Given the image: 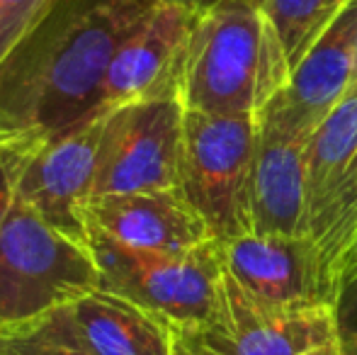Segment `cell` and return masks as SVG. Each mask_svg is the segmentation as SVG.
Segmentation results:
<instances>
[{
    "mask_svg": "<svg viewBox=\"0 0 357 355\" xmlns=\"http://www.w3.org/2000/svg\"><path fill=\"white\" fill-rule=\"evenodd\" d=\"M289 59L258 0H214L185 54L180 100L204 114H253L289 81Z\"/></svg>",
    "mask_w": 357,
    "mask_h": 355,
    "instance_id": "7a4b0ae2",
    "label": "cell"
},
{
    "mask_svg": "<svg viewBox=\"0 0 357 355\" xmlns=\"http://www.w3.org/2000/svg\"><path fill=\"white\" fill-rule=\"evenodd\" d=\"M112 107H98L52 134L17 163V199L68 236L88 243V204L93 199L102 129Z\"/></svg>",
    "mask_w": 357,
    "mask_h": 355,
    "instance_id": "52a82bcc",
    "label": "cell"
},
{
    "mask_svg": "<svg viewBox=\"0 0 357 355\" xmlns=\"http://www.w3.org/2000/svg\"><path fill=\"white\" fill-rule=\"evenodd\" d=\"M348 355H357V353H348Z\"/></svg>",
    "mask_w": 357,
    "mask_h": 355,
    "instance_id": "4316f807",
    "label": "cell"
},
{
    "mask_svg": "<svg viewBox=\"0 0 357 355\" xmlns=\"http://www.w3.org/2000/svg\"><path fill=\"white\" fill-rule=\"evenodd\" d=\"M335 192H345V195H357V153L353 156V161H350L348 171H345L343 180H340V185L335 188ZM333 192V195H335ZM331 199V197H328Z\"/></svg>",
    "mask_w": 357,
    "mask_h": 355,
    "instance_id": "7402d4cb",
    "label": "cell"
},
{
    "mask_svg": "<svg viewBox=\"0 0 357 355\" xmlns=\"http://www.w3.org/2000/svg\"><path fill=\"white\" fill-rule=\"evenodd\" d=\"M158 0H49L0 61V153L15 163L100 107L105 73Z\"/></svg>",
    "mask_w": 357,
    "mask_h": 355,
    "instance_id": "6da1fadb",
    "label": "cell"
},
{
    "mask_svg": "<svg viewBox=\"0 0 357 355\" xmlns=\"http://www.w3.org/2000/svg\"><path fill=\"white\" fill-rule=\"evenodd\" d=\"M219 251L224 268L265 302L296 309L331 307L309 236L248 234L219 243Z\"/></svg>",
    "mask_w": 357,
    "mask_h": 355,
    "instance_id": "4fadbf2b",
    "label": "cell"
},
{
    "mask_svg": "<svg viewBox=\"0 0 357 355\" xmlns=\"http://www.w3.org/2000/svg\"><path fill=\"white\" fill-rule=\"evenodd\" d=\"M357 47V0H348L289 73L287 86L260 109L258 127L309 144L326 114L350 90Z\"/></svg>",
    "mask_w": 357,
    "mask_h": 355,
    "instance_id": "9c48e42d",
    "label": "cell"
},
{
    "mask_svg": "<svg viewBox=\"0 0 357 355\" xmlns=\"http://www.w3.org/2000/svg\"><path fill=\"white\" fill-rule=\"evenodd\" d=\"M29 326L88 355H173L178 333L163 317L102 287Z\"/></svg>",
    "mask_w": 357,
    "mask_h": 355,
    "instance_id": "8fae6325",
    "label": "cell"
},
{
    "mask_svg": "<svg viewBox=\"0 0 357 355\" xmlns=\"http://www.w3.org/2000/svg\"><path fill=\"white\" fill-rule=\"evenodd\" d=\"M98 287L100 268L88 243L15 199L0 229V331L29 326Z\"/></svg>",
    "mask_w": 357,
    "mask_h": 355,
    "instance_id": "3957f363",
    "label": "cell"
},
{
    "mask_svg": "<svg viewBox=\"0 0 357 355\" xmlns=\"http://www.w3.org/2000/svg\"><path fill=\"white\" fill-rule=\"evenodd\" d=\"M0 355H88L68 343L39 333L37 328L24 326L13 331H0Z\"/></svg>",
    "mask_w": 357,
    "mask_h": 355,
    "instance_id": "ac0fdd59",
    "label": "cell"
},
{
    "mask_svg": "<svg viewBox=\"0 0 357 355\" xmlns=\"http://www.w3.org/2000/svg\"><path fill=\"white\" fill-rule=\"evenodd\" d=\"M88 246L102 289L142 304L178 331H199L209 324L224 273L216 241L183 253L139 251L88 227Z\"/></svg>",
    "mask_w": 357,
    "mask_h": 355,
    "instance_id": "5b68a950",
    "label": "cell"
},
{
    "mask_svg": "<svg viewBox=\"0 0 357 355\" xmlns=\"http://www.w3.org/2000/svg\"><path fill=\"white\" fill-rule=\"evenodd\" d=\"M88 227L139 251L183 253L214 241L180 188L95 197L88 204Z\"/></svg>",
    "mask_w": 357,
    "mask_h": 355,
    "instance_id": "7c38bea8",
    "label": "cell"
},
{
    "mask_svg": "<svg viewBox=\"0 0 357 355\" xmlns=\"http://www.w3.org/2000/svg\"><path fill=\"white\" fill-rule=\"evenodd\" d=\"M355 275H357V241H355V246H353V253H350V258H348V266H345L343 282L348 278H355Z\"/></svg>",
    "mask_w": 357,
    "mask_h": 355,
    "instance_id": "d4e9b609",
    "label": "cell"
},
{
    "mask_svg": "<svg viewBox=\"0 0 357 355\" xmlns=\"http://www.w3.org/2000/svg\"><path fill=\"white\" fill-rule=\"evenodd\" d=\"M15 185H17V166L10 156L0 153V229L5 227L10 209L17 199Z\"/></svg>",
    "mask_w": 357,
    "mask_h": 355,
    "instance_id": "ffe728a7",
    "label": "cell"
},
{
    "mask_svg": "<svg viewBox=\"0 0 357 355\" xmlns=\"http://www.w3.org/2000/svg\"><path fill=\"white\" fill-rule=\"evenodd\" d=\"M163 5H180V8H190V10H204L214 3V0H158Z\"/></svg>",
    "mask_w": 357,
    "mask_h": 355,
    "instance_id": "603a6c76",
    "label": "cell"
},
{
    "mask_svg": "<svg viewBox=\"0 0 357 355\" xmlns=\"http://www.w3.org/2000/svg\"><path fill=\"white\" fill-rule=\"evenodd\" d=\"M173 355H219V353H214L212 348L199 336H195L192 331H178L175 333Z\"/></svg>",
    "mask_w": 357,
    "mask_h": 355,
    "instance_id": "44dd1931",
    "label": "cell"
},
{
    "mask_svg": "<svg viewBox=\"0 0 357 355\" xmlns=\"http://www.w3.org/2000/svg\"><path fill=\"white\" fill-rule=\"evenodd\" d=\"M185 105L180 98L139 100L107 112L93 199L178 188Z\"/></svg>",
    "mask_w": 357,
    "mask_h": 355,
    "instance_id": "8992f818",
    "label": "cell"
},
{
    "mask_svg": "<svg viewBox=\"0 0 357 355\" xmlns=\"http://www.w3.org/2000/svg\"><path fill=\"white\" fill-rule=\"evenodd\" d=\"M335 338L343 355L357 353V275L340 285V292L333 304Z\"/></svg>",
    "mask_w": 357,
    "mask_h": 355,
    "instance_id": "d6986e66",
    "label": "cell"
},
{
    "mask_svg": "<svg viewBox=\"0 0 357 355\" xmlns=\"http://www.w3.org/2000/svg\"><path fill=\"white\" fill-rule=\"evenodd\" d=\"M253 234L306 236V144L258 127L250 188Z\"/></svg>",
    "mask_w": 357,
    "mask_h": 355,
    "instance_id": "5bb4252c",
    "label": "cell"
},
{
    "mask_svg": "<svg viewBox=\"0 0 357 355\" xmlns=\"http://www.w3.org/2000/svg\"><path fill=\"white\" fill-rule=\"evenodd\" d=\"M294 68L348 0H258Z\"/></svg>",
    "mask_w": 357,
    "mask_h": 355,
    "instance_id": "2e32d148",
    "label": "cell"
},
{
    "mask_svg": "<svg viewBox=\"0 0 357 355\" xmlns=\"http://www.w3.org/2000/svg\"><path fill=\"white\" fill-rule=\"evenodd\" d=\"M255 144L258 117L253 114L185 109L178 188L207 222L216 243L253 234Z\"/></svg>",
    "mask_w": 357,
    "mask_h": 355,
    "instance_id": "277c9868",
    "label": "cell"
},
{
    "mask_svg": "<svg viewBox=\"0 0 357 355\" xmlns=\"http://www.w3.org/2000/svg\"><path fill=\"white\" fill-rule=\"evenodd\" d=\"M304 355H343V351H340L338 341H333V343H326V346L314 348V351H309V353H304Z\"/></svg>",
    "mask_w": 357,
    "mask_h": 355,
    "instance_id": "cb8c5ba5",
    "label": "cell"
},
{
    "mask_svg": "<svg viewBox=\"0 0 357 355\" xmlns=\"http://www.w3.org/2000/svg\"><path fill=\"white\" fill-rule=\"evenodd\" d=\"M202 10L158 3L112 56L100 90V107L139 100L180 98L185 54Z\"/></svg>",
    "mask_w": 357,
    "mask_h": 355,
    "instance_id": "30bf717a",
    "label": "cell"
},
{
    "mask_svg": "<svg viewBox=\"0 0 357 355\" xmlns=\"http://www.w3.org/2000/svg\"><path fill=\"white\" fill-rule=\"evenodd\" d=\"M357 88V47H355V66H353V78H350V90Z\"/></svg>",
    "mask_w": 357,
    "mask_h": 355,
    "instance_id": "484cf974",
    "label": "cell"
},
{
    "mask_svg": "<svg viewBox=\"0 0 357 355\" xmlns=\"http://www.w3.org/2000/svg\"><path fill=\"white\" fill-rule=\"evenodd\" d=\"M357 153V88L326 114L306 144V222L328 202Z\"/></svg>",
    "mask_w": 357,
    "mask_h": 355,
    "instance_id": "9a60e30c",
    "label": "cell"
},
{
    "mask_svg": "<svg viewBox=\"0 0 357 355\" xmlns=\"http://www.w3.org/2000/svg\"><path fill=\"white\" fill-rule=\"evenodd\" d=\"M49 0H0V61L24 37Z\"/></svg>",
    "mask_w": 357,
    "mask_h": 355,
    "instance_id": "e0dca14e",
    "label": "cell"
},
{
    "mask_svg": "<svg viewBox=\"0 0 357 355\" xmlns=\"http://www.w3.org/2000/svg\"><path fill=\"white\" fill-rule=\"evenodd\" d=\"M192 333L219 355H304L338 341L331 307L296 309L265 302L226 268L212 319Z\"/></svg>",
    "mask_w": 357,
    "mask_h": 355,
    "instance_id": "ba28073f",
    "label": "cell"
}]
</instances>
